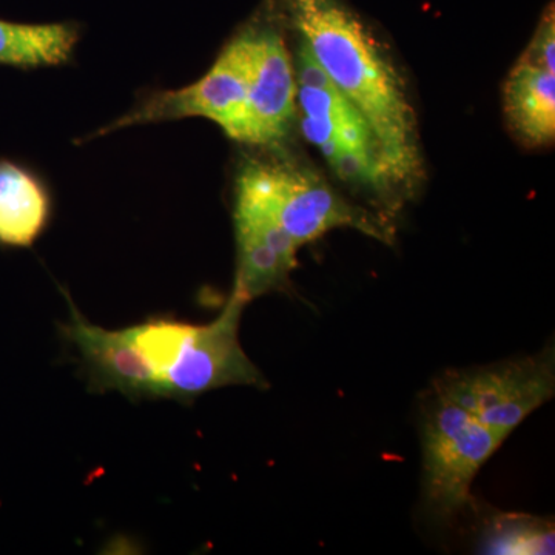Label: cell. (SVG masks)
Masks as SVG:
<instances>
[{"mask_svg":"<svg viewBox=\"0 0 555 555\" xmlns=\"http://www.w3.org/2000/svg\"><path fill=\"white\" fill-rule=\"evenodd\" d=\"M251 30L230 40L206 75L185 89L159 91L133 112L116 120L107 131L181 118H206L230 139L246 141L248 82H250Z\"/></svg>","mask_w":555,"mask_h":555,"instance_id":"6","label":"cell"},{"mask_svg":"<svg viewBox=\"0 0 555 555\" xmlns=\"http://www.w3.org/2000/svg\"><path fill=\"white\" fill-rule=\"evenodd\" d=\"M434 392L507 438L554 397V350L488 366L449 371L437 379Z\"/></svg>","mask_w":555,"mask_h":555,"instance_id":"5","label":"cell"},{"mask_svg":"<svg viewBox=\"0 0 555 555\" xmlns=\"http://www.w3.org/2000/svg\"><path fill=\"white\" fill-rule=\"evenodd\" d=\"M554 535V525L546 518L499 514L486 526L481 550L500 555L553 554Z\"/></svg>","mask_w":555,"mask_h":555,"instance_id":"13","label":"cell"},{"mask_svg":"<svg viewBox=\"0 0 555 555\" xmlns=\"http://www.w3.org/2000/svg\"><path fill=\"white\" fill-rule=\"evenodd\" d=\"M72 321L62 334L76 346L90 379V389L118 390L131 400L163 397L155 371L139 349L134 326L107 331L89 323L68 297Z\"/></svg>","mask_w":555,"mask_h":555,"instance_id":"8","label":"cell"},{"mask_svg":"<svg viewBox=\"0 0 555 555\" xmlns=\"http://www.w3.org/2000/svg\"><path fill=\"white\" fill-rule=\"evenodd\" d=\"M246 302L230 295L217 320L190 324L170 317L134 326L139 349L158 378L163 397L188 401L228 386L268 387L240 341Z\"/></svg>","mask_w":555,"mask_h":555,"instance_id":"2","label":"cell"},{"mask_svg":"<svg viewBox=\"0 0 555 555\" xmlns=\"http://www.w3.org/2000/svg\"><path fill=\"white\" fill-rule=\"evenodd\" d=\"M251 30L246 144L269 145L286 138L297 113V79L283 36L275 28Z\"/></svg>","mask_w":555,"mask_h":555,"instance_id":"7","label":"cell"},{"mask_svg":"<svg viewBox=\"0 0 555 555\" xmlns=\"http://www.w3.org/2000/svg\"><path fill=\"white\" fill-rule=\"evenodd\" d=\"M507 124L526 147H550L555 139V67L521 54L503 89Z\"/></svg>","mask_w":555,"mask_h":555,"instance_id":"10","label":"cell"},{"mask_svg":"<svg viewBox=\"0 0 555 555\" xmlns=\"http://www.w3.org/2000/svg\"><path fill=\"white\" fill-rule=\"evenodd\" d=\"M292 22L332 82L364 116L390 177L418 167L415 112L374 33L343 0H287Z\"/></svg>","mask_w":555,"mask_h":555,"instance_id":"1","label":"cell"},{"mask_svg":"<svg viewBox=\"0 0 555 555\" xmlns=\"http://www.w3.org/2000/svg\"><path fill=\"white\" fill-rule=\"evenodd\" d=\"M49 193L35 175L11 160H0V246L27 248L49 225Z\"/></svg>","mask_w":555,"mask_h":555,"instance_id":"11","label":"cell"},{"mask_svg":"<svg viewBox=\"0 0 555 555\" xmlns=\"http://www.w3.org/2000/svg\"><path fill=\"white\" fill-rule=\"evenodd\" d=\"M235 229L238 264L232 295L248 305L286 291L297 268L298 244L261 208L243 199H236Z\"/></svg>","mask_w":555,"mask_h":555,"instance_id":"9","label":"cell"},{"mask_svg":"<svg viewBox=\"0 0 555 555\" xmlns=\"http://www.w3.org/2000/svg\"><path fill=\"white\" fill-rule=\"evenodd\" d=\"M422 429L427 505L438 517H454L469 505L474 480L506 437L436 392Z\"/></svg>","mask_w":555,"mask_h":555,"instance_id":"4","label":"cell"},{"mask_svg":"<svg viewBox=\"0 0 555 555\" xmlns=\"http://www.w3.org/2000/svg\"><path fill=\"white\" fill-rule=\"evenodd\" d=\"M78 31L65 24L27 25L0 21V64L51 67L69 60Z\"/></svg>","mask_w":555,"mask_h":555,"instance_id":"12","label":"cell"},{"mask_svg":"<svg viewBox=\"0 0 555 555\" xmlns=\"http://www.w3.org/2000/svg\"><path fill=\"white\" fill-rule=\"evenodd\" d=\"M236 199L261 208L298 247L345 228L386 243L392 240L386 222L347 203L324 179L295 164L250 160L241 170Z\"/></svg>","mask_w":555,"mask_h":555,"instance_id":"3","label":"cell"}]
</instances>
